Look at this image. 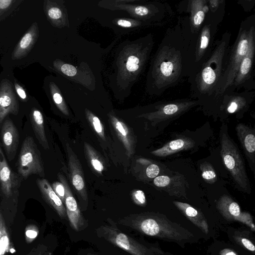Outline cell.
<instances>
[{
	"label": "cell",
	"instance_id": "1",
	"mask_svg": "<svg viewBox=\"0 0 255 255\" xmlns=\"http://www.w3.org/2000/svg\"><path fill=\"white\" fill-rule=\"evenodd\" d=\"M197 36L190 31L188 16L178 17L176 25L166 30L152 67L155 93L162 94L192 75Z\"/></svg>",
	"mask_w": 255,
	"mask_h": 255
},
{
	"label": "cell",
	"instance_id": "2",
	"mask_svg": "<svg viewBox=\"0 0 255 255\" xmlns=\"http://www.w3.org/2000/svg\"><path fill=\"white\" fill-rule=\"evenodd\" d=\"M230 32L226 31L214 41L207 59L188 78L193 98L202 103L204 112L208 106L225 67L230 51Z\"/></svg>",
	"mask_w": 255,
	"mask_h": 255
},
{
	"label": "cell",
	"instance_id": "3",
	"mask_svg": "<svg viewBox=\"0 0 255 255\" xmlns=\"http://www.w3.org/2000/svg\"><path fill=\"white\" fill-rule=\"evenodd\" d=\"M255 19L253 15L243 21L236 40L231 46L225 67L213 96L204 112L215 117L218 102L223 94L232 87L241 62L248 47V33L250 26Z\"/></svg>",
	"mask_w": 255,
	"mask_h": 255
},
{
	"label": "cell",
	"instance_id": "4",
	"mask_svg": "<svg viewBox=\"0 0 255 255\" xmlns=\"http://www.w3.org/2000/svg\"><path fill=\"white\" fill-rule=\"evenodd\" d=\"M220 153L226 168L239 190L250 194L251 187L245 163L237 144L230 136L226 124H222L220 131Z\"/></svg>",
	"mask_w": 255,
	"mask_h": 255
},
{
	"label": "cell",
	"instance_id": "5",
	"mask_svg": "<svg viewBox=\"0 0 255 255\" xmlns=\"http://www.w3.org/2000/svg\"><path fill=\"white\" fill-rule=\"evenodd\" d=\"M224 5L215 13H211L209 10L197 34L194 53L192 75L207 59L212 51L215 41L214 37L218 26L223 18Z\"/></svg>",
	"mask_w": 255,
	"mask_h": 255
},
{
	"label": "cell",
	"instance_id": "6",
	"mask_svg": "<svg viewBox=\"0 0 255 255\" xmlns=\"http://www.w3.org/2000/svg\"><path fill=\"white\" fill-rule=\"evenodd\" d=\"M229 91L225 93L218 103L215 118L226 120L230 115L241 118L252 103L255 91L246 90L244 92Z\"/></svg>",
	"mask_w": 255,
	"mask_h": 255
},
{
	"label": "cell",
	"instance_id": "7",
	"mask_svg": "<svg viewBox=\"0 0 255 255\" xmlns=\"http://www.w3.org/2000/svg\"><path fill=\"white\" fill-rule=\"evenodd\" d=\"M16 167L24 179L32 174L44 176L40 152L32 137L28 136L23 140L18 156Z\"/></svg>",
	"mask_w": 255,
	"mask_h": 255
},
{
	"label": "cell",
	"instance_id": "8",
	"mask_svg": "<svg viewBox=\"0 0 255 255\" xmlns=\"http://www.w3.org/2000/svg\"><path fill=\"white\" fill-rule=\"evenodd\" d=\"M202 105L196 99H180L161 102L156 107V110L145 117L154 124L170 122L179 118L191 109Z\"/></svg>",
	"mask_w": 255,
	"mask_h": 255
},
{
	"label": "cell",
	"instance_id": "9",
	"mask_svg": "<svg viewBox=\"0 0 255 255\" xmlns=\"http://www.w3.org/2000/svg\"><path fill=\"white\" fill-rule=\"evenodd\" d=\"M255 52V26L254 19L249 29L247 51L241 62L233 84L229 90L239 91L251 78Z\"/></svg>",
	"mask_w": 255,
	"mask_h": 255
},
{
	"label": "cell",
	"instance_id": "10",
	"mask_svg": "<svg viewBox=\"0 0 255 255\" xmlns=\"http://www.w3.org/2000/svg\"><path fill=\"white\" fill-rule=\"evenodd\" d=\"M154 185L171 196L186 197L189 184L183 175L176 173L172 176L161 175L153 179Z\"/></svg>",
	"mask_w": 255,
	"mask_h": 255
},
{
	"label": "cell",
	"instance_id": "11",
	"mask_svg": "<svg viewBox=\"0 0 255 255\" xmlns=\"http://www.w3.org/2000/svg\"><path fill=\"white\" fill-rule=\"evenodd\" d=\"M236 130L249 166L255 174V130L245 124L240 123L236 126Z\"/></svg>",
	"mask_w": 255,
	"mask_h": 255
},
{
	"label": "cell",
	"instance_id": "12",
	"mask_svg": "<svg viewBox=\"0 0 255 255\" xmlns=\"http://www.w3.org/2000/svg\"><path fill=\"white\" fill-rule=\"evenodd\" d=\"M18 103L8 80L3 79L0 85V125L9 114L17 115Z\"/></svg>",
	"mask_w": 255,
	"mask_h": 255
},
{
	"label": "cell",
	"instance_id": "13",
	"mask_svg": "<svg viewBox=\"0 0 255 255\" xmlns=\"http://www.w3.org/2000/svg\"><path fill=\"white\" fill-rule=\"evenodd\" d=\"M106 239L132 255H142L141 246L127 235L111 227H103Z\"/></svg>",
	"mask_w": 255,
	"mask_h": 255
},
{
	"label": "cell",
	"instance_id": "14",
	"mask_svg": "<svg viewBox=\"0 0 255 255\" xmlns=\"http://www.w3.org/2000/svg\"><path fill=\"white\" fill-rule=\"evenodd\" d=\"M187 2L186 10L189 13L190 29L192 34H197L209 10L208 0H191Z\"/></svg>",
	"mask_w": 255,
	"mask_h": 255
},
{
	"label": "cell",
	"instance_id": "15",
	"mask_svg": "<svg viewBox=\"0 0 255 255\" xmlns=\"http://www.w3.org/2000/svg\"><path fill=\"white\" fill-rule=\"evenodd\" d=\"M2 146L9 161L14 159L17 152L19 134L16 126L10 119L5 120L1 128Z\"/></svg>",
	"mask_w": 255,
	"mask_h": 255
},
{
	"label": "cell",
	"instance_id": "16",
	"mask_svg": "<svg viewBox=\"0 0 255 255\" xmlns=\"http://www.w3.org/2000/svg\"><path fill=\"white\" fill-rule=\"evenodd\" d=\"M59 177L65 190V203L66 207V214L71 226L75 230L78 231L84 224L83 218L78 208L77 203L73 196L64 177L62 175H59Z\"/></svg>",
	"mask_w": 255,
	"mask_h": 255
},
{
	"label": "cell",
	"instance_id": "17",
	"mask_svg": "<svg viewBox=\"0 0 255 255\" xmlns=\"http://www.w3.org/2000/svg\"><path fill=\"white\" fill-rule=\"evenodd\" d=\"M38 36L36 22L33 23L21 37L12 53V59L17 60L26 57L33 48Z\"/></svg>",
	"mask_w": 255,
	"mask_h": 255
},
{
	"label": "cell",
	"instance_id": "18",
	"mask_svg": "<svg viewBox=\"0 0 255 255\" xmlns=\"http://www.w3.org/2000/svg\"><path fill=\"white\" fill-rule=\"evenodd\" d=\"M195 145L194 140L190 138L184 137L171 140L151 153L157 157H165L182 150L190 149Z\"/></svg>",
	"mask_w": 255,
	"mask_h": 255
},
{
	"label": "cell",
	"instance_id": "19",
	"mask_svg": "<svg viewBox=\"0 0 255 255\" xmlns=\"http://www.w3.org/2000/svg\"><path fill=\"white\" fill-rule=\"evenodd\" d=\"M36 183L45 201L56 211L61 218H65L66 210L62 201L55 193L48 181L45 179H37Z\"/></svg>",
	"mask_w": 255,
	"mask_h": 255
},
{
	"label": "cell",
	"instance_id": "20",
	"mask_svg": "<svg viewBox=\"0 0 255 255\" xmlns=\"http://www.w3.org/2000/svg\"><path fill=\"white\" fill-rule=\"evenodd\" d=\"M0 185L2 194L7 198L12 193L13 181L12 172L0 145Z\"/></svg>",
	"mask_w": 255,
	"mask_h": 255
},
{
	"label": "cell",
	"instance_id": "21",
	"mask_svg": "<svg viewBox=\"0 0 255 255\" xmlns=\"http://www.w3.org/2000/svg\"><path fill=\"white\" fill-rule=\"evenodd\" d=\"M30 122L35 135L40 144L46 149H49L48 141L46 137L44 119L41 112L33 108L30 114Z\"/></svg>",
	"mask_w": 255,
	"mask_h": 255
},
{
	"label": "cell",
	"instance_id": "22",
	"mask_svg": "<svg viewBox=\"0 0 255 255\" xmlns=\"http://www.w3.org/2000/svg\"><path fill=\"white\" fill-rule=\"evenodd\" d=\"M9 238L4 220L0 213V255H4L9 248Z\"/></svg>",
	"mask_w": 255,
	"mask_h": 255
},
{
	"label": "cell",
	"instance_id": "23",
	"mask_svg": "<svg viewBox=\"0 0 255 255\" xmlns=\"http://www.w3.org/2000/svg\"><path fill=\"white\" fill-rule=\"evenodd\" d=\"M138 227L142 232L149 236L157 235L160 230L156 221L152 218H147L142 220Z\"/></svg>",
	"mask_w": 255,
	"mask_h": 255
},
{
	"label": "cell",
	"instance_id": "24",
	"mask_svg": "<svg viewBox=\"0 0 255 255\" xmlns=\"http://www.w3.org/2000/svg\"><path fill=\"white\" fill-rule=\"evenodd\" d=\"M200 168L202 177L205 182L213 184L217 181L216 172L211 164L205 162L200 165Z\"/></svg>",
	"mask_w": 255,
	"mask_h": 255
},
{
	"label": "cell",
	"instance_id": "25",
	"mask_svg": "<svg viewBox=\"0 0 255 255\" xmlns=\"http://www.w3.org/2000/svg\"><path fill=\"white\" fill-rule=\"evenodd\" d=\"M113 123L115 128L121 137L123 142L125 145L127 149L130 151V143L128 138V130L126 126L122 122L116 119H113Z\"/></svg>",
	"mask_w": 255,
	"mask_h": 255
},
{
	"label": "cell",
	"instance_id": "26",
	"mask_svg": "<svg viewBox=\"0 0 255 255\" xmlns=\"http://www.w3.org/2000/svg\"><path fill=\"white\" fill-rule=\"evenodd\" d=\"M72 181L75 188L80 192L85 190V184L82 176L78 173H73Z\"/></svg>",
	"mask_w": 255,
	"mask_h": 255
},
{
	"label": "cell",
	"instance_id": "27",
	"mask_svg": "<svg viewBox=\"0 0 255 255\" xmlns=\"http://www.w3.org/2000/svg\"><path fill=\"white\" fill-rule=\"evenodd\" d=\"M52 188L62 201H65V190L63 184L62 183L55 182L52 184Z\"/></svg>",
	"mask_w": 255,
	"mask_h": 255
},
{
	"label": "cell",
	"instance_id": "28",
	"mask_svg": "<svg viewBox=\"0 0 255 255\" xmlns=\"http://www.w3.org/2000/svg\"><path fill=\"white\" fill-rule=\"evenodd\" d=\"M16 2L14 0H0V16L9 10Z\"/></svg>",
	"mask_w": 255,
	"mask_h": 255
},
{
	"label": "cell",
	"instance_id": "29",
	"mask_svg": "<svg viewBox=\"0 0 255 255\" xmlns=\"http://www.w3.org/2000/svg\"><path fill=\"white\" fill-rule=\"evenodd\" d=\"M209 12L215 13L224 4L225 0H208Z\"/></svg>",
	"mask_w": 255,
	"mask_h": 255
},
{
	"label": "cell",
	"instance_id": "30",
	"mask_svg": "<svg viewBox=\"0 0 255 255\" xmlns=\"http://www.w3.org/2000/svg\"><path fill=\"white\" fill-rule=\"evenodd\" d=\"M92 125L95 131L102 137H104V133L102 125L99 118L93 116L91 120Z\"/></svg>",
	"mask_w": 255,
	"mask_h": 255
},
{
	"label": "cell",
	"instance_id": "31",
	"mask_svg": "<svg viewBox=\"0 0 255 255\" xmlns=\"http://www.w3.org/2000/svg\"><path fill=\"white\" fill-rule=\"evenodd\" d=\"M47 13L48 17L52 20L58 19L60 18L62 15L61 10L56 7H49Z\"/></svg>",
	"mask_w": 255,
	"mask_h": 255
},
{
	"label": "cell",
	"instance_id": "32",
	"mask_svg": "<svg viewBox=\"0 0 255 255\" xmlns=\"http://www.w3.org/2000/svg\"><path fill=\"white\" fill-rule=\"evenodd\" d=\"M133 198L135 202L138 205H144L145 203V196L142 190L135 191L133 194Z\"/></svg>",
	"mask_w": 255,
	"mask_h": 255
},
{
	"label": "cell",
	"instance_id": "33",
	"mask_svg": "<svg viewBox=\"0 0 255 255\" xmlns=\"http://www.w3.org/2000/svg\"><path fill=\"white\" fill-rule=\"evenodd\" d=\"M61 70L63 73L70 76H74L77 73L76 68L68 64H63L61 67Z\"/></svg>",
	"mask_w": 255,
	"mask_h": 255
},
{
	"label": "cell",
	"instance_id": "34",
	"mask_svg": "<svg viewBox=\"0 0 255 255\" xmlns=\"http://www.w3.org/2000/svg\"><path fill=\"white\" fill-rule=\"evenodd\" d=\"M14 88L19 97L23 102H27L28 100L27 95L22 87L17 83L14 84Z\"/></svg>",
	"mask_w": 255,
	"mask_h": 255
},
{
	"label": "cell",
	"instance_id": "35",
	"mask_svg": "<svg viewBox=\"0 0 255 255\" xmlns=\"http://www.w3.org/2000/svg\"><path fill=\"white\" fill-rule=\"evenodd\" d=\"M48 253L45 247L43 245H39L31 250L27 255H48Z\"/></svg>",
	"mask_w": 255,
	"mask_h": 255
},
{
	"label": "cell",
	"instance_id": "36",
	"mask_svg": "<svg viewBox=\"0 0 255 255\" xmlns=\"http://www.w3.org/2000/svg\"><path fill=\"white\" fill-rule=\"evenodd\" d=\"M134 10L135 13L139 16H146L150 12L148 8L144 6H138Z\"/></svg>",
	"mask_w": 255,
	"mask_h": 255
},
{
	"label": "cell",
	"instance_id": "37",
	"mask_svg": "<svg viewBox=\"0 0 255 255\" xmlns=\"http://www.w3.org/2000/svg\"><path fill=\"white\" fill-rule=\"evenodd\" d=\"M91 163L94 168V169L99 172H101L103 170V165L102 163L98 159L92 158L91 159Z\"/></svg>",
	"mask_w": 255,
	"mask_h": 255
},
{
	"label": "cell",
	"instance_id": "38",
	"mask_svg": "<svg viewBox=\"0 0 255 255\" xmlns=\"http://www.w3.org/2000/svg\"><path fill=\"white\" fill-rule=\"evenodd\" d=\"M242 242L244 246L249 250L251 251H255V246L250 241L246 238H243L242 239Z\"/></svg>",
	"mask_w": 255,
	"mask_h": 255
},
{
	"label": "cell",
	"instance_id": "39",
	"mask_svg": "<svg viewBox=\"0 0 255 255\" xmlns=\"http://www.w3.org/2000/svg\"><path fill=\"white\" fill-rule=\"evenodd\" d=\"M25 235L27 238L33 239L37 236V232L34 230L28 229L26 231Z\"/></svg>",
	"mask_w": 255,
	"mask_h": 255
},
{
	"label": "cell",
	"instance_id": "40",
	"mask_svg": "<svg viewBox=\"0 0 255 255\" xmlns=\"http://www.w3.org/2000/svg\"><path fill=\"white\" fill-rule=\"evenodd\" d=\"M127 69L131 72H134L139 68V65L137 64H133L129 61H127L126 64Z\"/></svg>",
	"mask_w": 255,
	"mask_h": 255
},
{
	"label": "cell",
	"instance_id": "41",
	"mask_svg": "<svg viewBox=\"0 0 255 255\" xmlns=\"http://www.w3.org/2000/svg\"><path fill=\"white\" fill-rule=\"evenodd\" d=\"M53 99L54 102L57 105H61L62 102V98L58 93H54L53 94Z\"/></svg>",
	"mask_w": 255,
	"mask_h": 255
},
{
	"label": "cell",
	"instance_id": "42",
	"mask_svg": "<svg viewBox=\"0 0 255 255\" xmlns=\"http://www.w3.org/2000/svg\"><path fill=\"white\" fill-rule=\"evenodd\" d=\"M117 23L119 25L124 27H129L131 25V23L130 21L124 19L119 20Z\"/></svg>",
	"mask_w": 255,
	"mask_h": 255
},
{
	"label": "cell",
	"instance_id": "43",
	"mask_svg": "<svg viewBox=\"0 0 255 255\" xmlns=\"http://www.w3.org/2000/svg\"><path fill=\"white\" fill-rule=\"evenodd\" d=\"M128 61H129L133 64H137L138 65V63L139 62V59L138 57L135 56H129L128 59Z\"/></svg>",
	"mask_w": 255,
	"mask_h": 255
},
{
	"label": "cell",
	"instance_id": "44",
	"mask_svg": "<svg viewBox=\"0 0 255 255\" xmlns=\"http://www.w3.org/2000/svg\"><path fill=\"white\" fill-rule=\"evenodd\" d=\"M226 255H236L234 252H230L226 254Z\"/></svg>",
	"mask_w": 255,
	"mask_h": 255
},
{
	"label": "cell",
	"instance_id": "45",
	"mask_svg": "<svg viewBox=\"0 0 255 255\" xmlns=\"http://www.w3.org/2000/svg\"><path fill=\"white\" fill-rule=\"evenodd\" d=\"M88 255H95V254H88Z\"/></svg>",
	"mask_w": 255,
	"mask_h": 255
},
{
	"label": "cell",
	"instance_id": "46",
	"mask_svg": "<svg viewBox=\"0 0 255 255\" xmlns=\"http://www.w3.org/2000/svg\"></svg>",
	"mask_w": 255,
	"mask_h": 255
}]
</instances>
